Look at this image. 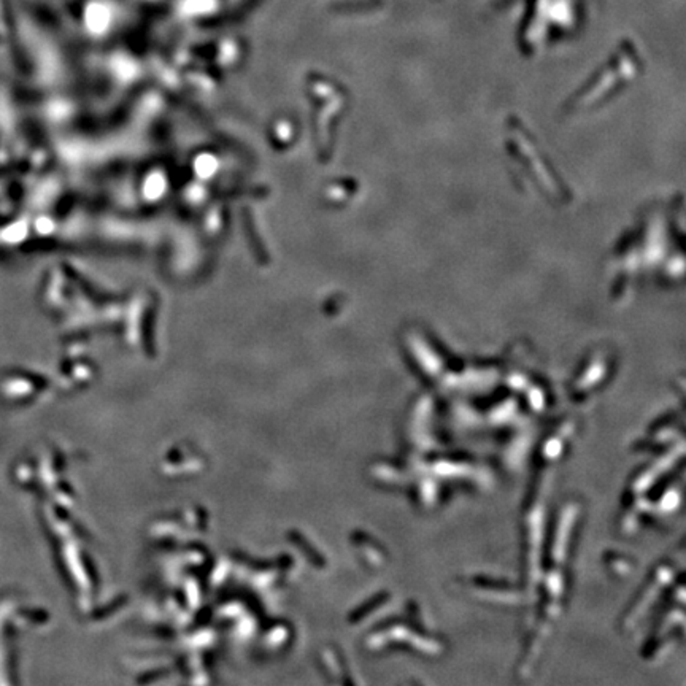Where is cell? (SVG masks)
<instances>
[{"mask_svg": "<svg viewBox=\"0 0 686 686\" xmlns=\"http://www.w3.org/2000/svg\"><path fill=\"white\" fill-rule=\"evenodd\" d=\"M581 517V504L579 501H567L561 507L554 519L551 540L548 545L547 585H543L542 599L534 613L533 629L526 639L524 651L518 664V676L526 678L531 676L534 666L542 655V648L550 636L563 611V600L567 586L569 561L574 548V539L579 519Z\"/></svg>", "mask_w": 686, "mask_h": 686, "instance_id": "1", "label": "cell"}, {"mask_svg": "<svg viewBox=\"0 0 686 686\" xmlns=\"http://www.w3.org/2000/svg\"><path fill=\"white\" fill-rule=\"evenodd\" d=\"M673 567L671 563H662L657 565V567L651 572L648 581L645 583V586L640 590L637 594V597L634 599V602L629 605L627 610L625 611V615L621 616V629L623 631H631L634 626L639 625V621L647 615V611L653 607L656 604L660 594L664 591V588L667 583H671L673 580Z\"/></svg>", "mask_w": 686, "mask_h": 686, "instance_id": "2", "label": "cell"}, {"mask_svg": "<svg viewBox=\"0 0 686 686\" xmlns=\"http://www.w3.org/2000/svg\"><path fill=\"white\" fill-rule=\"evenodd\" d=\"M461 588L471 594V597H478L491 604L517 605L523 600V591L519 588L486 577H467L466 580H462Z\"/></svg>", "mask_w": 686, "mask_h": 686, "instance_id": "3", "label": "cell"}, {"mask_svg": "<svg viewBox=\"0 0 686 686\" xmlns=\"http://www.w3.org/2000/svg\"><path fill=\"white\" fill-rule=\"evenodd\" d=\"M604 563L607 564V567L611 574L616 575V577L629 575L631 574L632 567H634V563L631 561V559L626 558L625 554L615 553V551H609L607 554H605Z\"/></svg>", "mask_w": 686, "mask_h": 686, "instance_id": "4", "label": "cell"}]
</instances>
